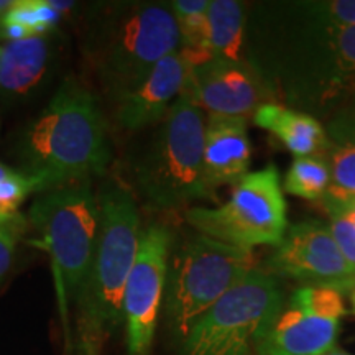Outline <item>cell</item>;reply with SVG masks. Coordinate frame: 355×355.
<instances>
[{"label":"cell","mask_w":355,"mask_h":355,"mask_svg":"<svg viewBox=\"0 0 355 355\" xmlns=\"http://www.w3.org/2000/svg\"><path fill=\"white\" fill-rule=\"evenodd\" d=\"M350 303H352V308H354V313H355V290L350 291Z\"/></svg>","instance_id":"cell-31"},{"label":"cell","mask_w":355,"mask_h":355,"mask_svg":"<svg viewBox=\"0 0 355 355\" xmlns=\"http://www.w3.org/2000/svg\"><path fill=\"white\" fill-rule=\"evenodd\" d=\"M324 355H350V354L344 352V350H339V349H332L331 352H327V354H324Z\"/></svg>","instance_id":"cell-29"},{"label":"cell","mask_w":355,"mask_h":355,"mask_svg":"<svg viewBox=\"0 0 355 355\" xmlns=\"http://www.w3.org/2000/svg\"><path fill=\"white\" fill-rule=\"evenodd\" d=\"M89 50L102 89L119 102L159 61L180 50L171 6L137 2L112 8L92 35Z\"/></svg>","instance_id":"cell-4"},{"label":"cell","mask_w":355,"mask_h":355,"mask_svg":"<svg viewBox=\"0 0 355 355\" xmlns=\"http://www.w3.org/2000/svg\"><path fill=\"white\" fill-rule=\"evenodd\" d=\"M0 51H2V46H0Z\"/></svg>","instance_id":"cell-32"},{"label":"cell","mask_w":355,"mask_h":355,"mask_svg":"<svg viewBox=\"0 0 355 355\" xmlns=\"http://www.w3.org/2000/svg\"><path fill=\"white\" fill-rule=\"evenodd\" d=\"M252 119L255 125L277 137L296 158L326 153V128L313 115L277 102H266L255 110Z\"/></svg>","instance_id":"cell-16"},{"label":"cell","mask_w":355,"mask_h":355,"mask_svg":"<svg viewBox=\"0 0 355 355\" xmlns=\"http://www.w3.org/2000/svg\"><path fill=\"white\" fill-rule=\"evenodd\" d=\"M183 94L209 115L247 119L270 101V89L250 61L211 60L189 68Z\"/></svg>","instance_id":"cell-12"},{"label":"cell","mask_w":355,"mask_h":355,"mask_svg":"<svg viewBox=\"0 0 355 355\" xmlns=\"http://www.w3.org/2000/svg\"><path fill=\"white\" fill-rule=\"evenodd\" d=\"M12 2H8V0H0V20H2L3 13L7 12V8L10 7Z\"/></svg>","instance_id":"cell-28"},{"label":"cell","mask_w":355,"mask_h":355,"mask_svg":"<svg viewBox=\"0 0 355 355\" xmlns=\"http://www.w3.org/2000/svg\"><path fill=\"white\" fill-rule=\"evenodd\" d=\"M212 60L241 61L245 37V10L235 0H211L207 12Z\"/></svg>","instance_id":"cell-19"},{"label":"cell","mask_w":355,"mask_h":355,"mask_svg":"<svg viewBox=\"0 0 355 355\" xmlns=\"http://www.w3.org/2000/svg\"><path fill=\"white\" fill-rule=\"evenodd\" d=\"M26 229L15 227V225L0 224V286L3 285L8 272H10L20 235Z\"/></svg>","instance_id":"cell-25"},{"label":"cell","mask_w":355,"mask_h":355,"mask_svg":"<svg viewBox=\"0 0 355 355\" xmlns=\"http://www.w3.org/2000/svg\"><path fill=\"white\" fill-rule=\"evenodd\" d=\"M263 270L277 278L295 279L303 286L331 288L339 293L355 290V270L337 247L329 224L322 220L290 225Z\"/></svg>","instance_id":"cell-11"},{"label":"cell","mask_w":355,"mask_h":355,"mask_svg":"<svg viewBox=\"0 0 355 355\" xmlns=\"http://www.w3.org/2000/svg\"><path fill=\"white\" fill-rule=\"evenodd\" d=\"M60 20L61 12L56 10L51 0H12L0 20V37L17 42L50 35Z\"/></svg>","instance_id":"cell-20"},{"label":"cell","mask_w":355,"mask_h":355,"mask_svg":"<svg viewBox=\"0 0 355 355\" xmlns=\"http://www.w3.org/2000/svg\"><path fill=\"white\" fill-rule=\"evenodd\" d=\"M96 199V250L76 301L81 355H101L105 340L123 322V295L141 234L135 198L121 181L109 180Z\"/></svg>","instance_id":"cell-2"},{"label":"cell","mask_w":355,"mask_h":355,"mask_svg":"<svg viewBox=\"0 0 355 355\" xmlns=\"http://www.w3.org/2000/svg\"><path fill=\"white\" fill-rule=\"evenodd\" d=\"M324 158L331 168V188L326 196L339 201L355 199V97L331 117L326 128Z\"/></svg>","instance_id":"cell-17"},{"label":"cell","mask_w":355,"mask_h":355,"mask_svg":"<svg viewBox=\"0 0 355 355\" xmlns=\"http://www.w3.org/2000/svg\"><path fill=\"white\" fill-rule=\"evenodd\" d=\"M189 66L180 51L166 56L140 86L119 101L117 122L123 130L137 132L165 119L188 81Z\"/></svg>","instance_id":"cell-13"},{"label":"cell","mask_w":355,"mask_h":355,"mask_svg":"<svg viewBox=\"0 0 355 355\" xmlns=\"http://www.w3.org/2000/svg\"><path fill=\"white\" fill-rule=\"evenodd\" d=\"M157 125L133 165V184L144 201L159 211L214 201L202 170V110L181 92Z\"/></svg>","instance_id":"cell-3"},{"label":"cell","mask_w":355,"mask_h":355,"mask_svg":"<svg viewBox=\"0 0 355 355\" xmlns=\"http://www.w3.org/2000/svg\"><path fill=\"white\" fill-rule=\"evenodd\" d=\"M50 35L8 42L0 51V97L24 99L35 91L50 69L53 58Z\"/></svg>","instance_id":"cell-15"},{"label":"cell","mask_w":355,"mask_h":355,"mask_svg":"<svg viewBox=\"0 0 355 355\" xmlns=\"http://www.w3.org/2000/svg\"><path fill=\"white\" fill-rule=\"evenodd\" d=\"M304 10L326 26H352L355 25V0H329V2L311 3Z\"/></svg>","instance_id":"cell-24"},{"label":"cell","mask_w":355,"mask_h":355,"mask_svg":"<svg viewBox=\"0 0 355 355\" xmlns=\"http://www.w3.org/2000/svg\"><path fill=\"white\" fill-rule=\"evenodd\" d=\"M343 293L331 288L301 286L285 301L254 355H324L336 349Z\"/></svg>","instance_id":"cell-9"},{"label":"cell","mask_w":355,"mask_h":355,"mask_svg":"<svg viewBox=\"0 0 355 355\" xmlns=\"http://www.w3.org/2000/svg\"><path fill=\"white\" fill-rule=\"evenodd\" d=\"M28 222L42 235L38 243L51 257L53 275L66 318L86 283L97 239V199L92 180H76L40 193L28 212Z\"/></svg>","instance_id":"cell-5"},{"label":"cell","mask_w":355,"mask_h":355,"mask_svg":"<svg viewBox=\"0 0 355 355\" xmlns=\"http://www.w3.org/2000/svg\"><path fill=\"white\" fill-rule=\"evenodd\" d=\"M173 232L163 224L141 230L139 250L123 295L128 355H150L159 304L165 296Z\"/></svg>","instance_id":"cell-10"},{"label":"cell","mask_w":355,"mask_h":355,"mask_svg":"<svg viewBox=\"0 0 355 355\" xmlns=\"http://www.w3.org/2000/svg\"><path fill=\"white\" fill-rule=\"evenodd\" d=\"M19 158L20 171L38 178L44 191L104 175L110 162L107 125L91 91L66 79L26 127Z\"/></svg>","instance_id":"cell-1"},{"label":"cell","mask_w":355,"mask_h":355,"mask_svg":"<svg viewBox=\"0 0 355 355\" xmlns=\"http://www.w3.org/2000/svg\"><path fill=\"white\" fill-rule=\"evenodd\" d=\"M257 268L254 248L198 234L178 248L168 270L165 311L171 329L184 337L194 321Z\"/></svg>","instance_id":"cell-6"},{"label":"cell","mask_w":355,"mask_h":355,"mask_svg":"<svg viewBox=\"0 0 355 355\" xmlns=\"http://www.w3.org/2000/svg\"><path fill=\"white\" fill-rule=\"evenodd\" d=\"M15 171L17 170H13V168L3 165V163H0V183H2V181H6L7 178H10Z\"/></svg>","instance_id":"cell-27"},{"label":"cell","mask_w":355,"mask_h":355,"mask_svg":"<svg viewBox=\"0 0 355 355\" xmlns=\"http://www.w3.org/2000/svg\"><path fill=\"white\" fill-rule=\"evenodd\" d=\"M170 6L180 32V55L189 68L209 63L212 56L207 12L211 0H175Z\"/></svg>","instance_id":"cell-18"},{"label":"cell","mask_w":355,"mask_h":355,"mask_svg":"<svg viewBox=\"0 0 355 355\" xmlns=\"http://www.w3.org/2000/svg\"><path fill=\"white\" fill-rule=\"evenodd\" d=\"M331 188V168L324 155L295 158L285 178V191L308 201H322Z\"/></svg>","instance_id":"cell-21"},{"label":"cell","mask_w":355,"mask_h":355,"mask_svg":"<svg viewBox=\"0 0 355 355\" xmlns=\"http://www.w3.org/2000/svg\"><path fill=\"white\" fill-rule=\"evenodd\" d=\"M186 220L201 235L230 245H278L288 229L278 170L270 165L248 173L235 186L227 202L216 207H191Z\"/></svg>","instance_id":"cell-8"},{"label":"cell","mask_w":355,"mask_h":355,"mask_svg":"<svg viewBox=\"0 0 355 355\" xmlns=\"http://www.w3.org/2000/svg\"><path fill=\"white\" fill-rule=\"evenodd\" d=\"M321 204L326 214L329 216V229L337 247L355 270V224L350 216L349 201L324 196Z\"/></svg>","instance_id":"cell-22"},{"label":"cell","mask_w":355,"mask_h":355,"mask_svg":"<svg viewBox=\"0 0 355 355\" xmlns=\"http://www.w3.org/2000/svg\"><path fill=\"white\" fill-rule=\"evenodd\" d=\"M0 224L15 225V227H21V229L28 227V222H26V219L20 214V212H17V214H7V212L0 211Z\"/></svg>","instance_id":"cell-26"},{"label":"cell","mask_w":355,"mask_h":355,"mask_svg":"<svg viewBox=\"0 0 355 355\" xmlns=\"http://www.w3.org/2000/svg\"><path fill=\"white\" fill-rule=\"evenodd\" d=\"M349 207H350V216H352V220L355 224V199L354 201H349Z\"/></svg>","instance_id":"cell-30"},{"label":"cell","mask_w":355,"mask_h":355,"mask_svg":"<svg viewBox=\"0 0 355 355\" xmlns=\"http://www.w3.org/2000/svg\"><path fill=\"white\" fill-rule=\"evenodd\" d=\"M33 193H44L42 181L17 170L10 178L0 183V211L7 214H17L21 202Z\"/></svg>","instance_id":"cell-23"},{"label":"cell","mask_w":355,"mask_h":355,"mask_svg":"<svg viewBox=\"0 0 355 355\" xmlns=\"http://www.w3.org/2000/svg\"><path fill=\"white\" fill-rule=\"evenodd\" d=\"M250 140L247 119L209 115L204 127L202 170L207 188L216 196L222 186H237L248 175Z\"/></svg>","instance_id":"cell-14"},{"label":"cell","mask_w":355,"mask_h":355,"mask_svg":"<svg viewBox=\"0 0 355 355\" xmlns=\"http://www.w3.org/2000/svg\"><path fill=\"white\" fill-rule=\"evenodd\" d=\"M283 304L278 278L257 266L194 321L181 355H254Z\"/></svg>","instance_id":"cell-7"}]
</instances>
